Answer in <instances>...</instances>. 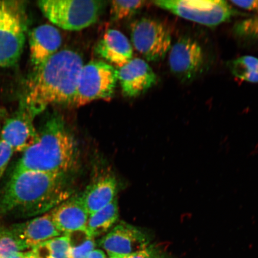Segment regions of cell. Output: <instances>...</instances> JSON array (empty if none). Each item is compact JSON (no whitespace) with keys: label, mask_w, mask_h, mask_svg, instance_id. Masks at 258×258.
<instances>
[{"label":"cell","mask_w":258,"mask_h":258,"mask_svg":"<svg viewBox=\"0 0 258 258\" xmlns=\"http://www.w3.org/2000/svg\"><path fill=\"white\" fill-rule=\"evenodd\" d=\"M73 195L70 175L14 171L0 192V218L46 214Z\"/></svg>","instance_id":"cell-1"},{"label":"cell","mask_w":258,"mask_h":258,"mask_svg":"<svg viewBox=\"0 0 258 258\" xmlns=\"http://www.w3.org/2000/svg\"><path fill=\"white\" fill-rule=\"evenodd\" d=\"M83 66V58L76 51L69 48L58 51L32 73L21 105L34 118L48 106L73 105Z\"/></svg>","instance_id":"cell-2"},{"label":"cell","mask_w":258,"mask_h":258,"mask_svg":"<svg viewBox=\"0 0 258 258\" xmlns=\"http://www.w3.org/2000/svg\"><path fill=\"white\" fill-rule=\"evenodd\" d=\"M79 151L62 116L52 114L38 132V138L19 160L14 171L70 175L77 167Z\"/></svg>","instance_id":"cell-3"},{"label":"cell","mask_w":258,"mask_h":258,"mask_svg":"<svg viewBox=\"0 0 258 258\" xmlns=\"http://www.w3.org/2000/svg\"><path fill=\"white\" fill-rule=\"evenodd\" d=\"M88 258H106L104 251L101 249H94L89 254Z\"/></svg>","instance_id":"cell-28"},{"label":"cell","mask_w":258,"mask_h":258,"mask_svg":"<svg viewBox=\"0 0 258 258\" xmlns=\"http://www.w3.org/2000/svg\"><path fill=\"white\" fill-rule=\"evenodd\" d=\"M69 242L66 235L44 242L31 249L40 258H69Z\"/></svg>","instance_id":"cell-20"},{"label":"cell","mask_w":258,"mask_h":258,"mask_svg":"<svg viewBox=\"0 0 258 258\" xmlns=\"http://www.w3.org/2000/svg\"><path fill=\"white\" fill-rule=\"evenodd\" d=\"M119 218L117 198L110 204L90 214L86 229L95 238L108 233L114 227Z\"/></svg>","instance_id":"cell-18"},{"label":"cell","mask_w":258,"mask_h":258,"mask_svg":"<svg viewBox=\"0 0 258 258\" xmlns=\"http://www.w3.org/2000/svg\"><path fill=\"white\" fill-rule=\"evenodd\" d=\"M153 3L179 17L209 27L243 15L224 0H157Z\"/></svg>","instance_id":"cell-6"},{"label":"cell","mask_w":258,"mask_h":258,"mask_svg":"<svg viewBox=\"0 0 258 258\" xmlns=\"http://www.w3.org/2000/svg\"><path fill=\"white\" fill-rule=\"evenodd\" d=\"M169 64L171 72L180 82L191 83L203 72L204 52L196 40L188 37H183L171 47Z\"/></svg>","instance_id":"cell-9"},{"label":"cell","mask_w":258,"mask_h":258,"mask_svg":"<svg viewBox=\"0 0 258 258\" xmlns=\"http://www.w3.org/2000/svg\"><path fill=\"white\" fill-rule=\"evenodd\" d=\"M10 228L27 249L63 235L54 225L50 212Z\"/></svg>","instance_id":"cell-14"},{"label":"cell","mask_w":258,"mask_h":258,"mask_svg":"<svg viewBox=\"0 0 258 258\" xmlns=\"http://www.w3.org/2000/svg\"><path fill=\"white\" fill-rule=\"evenodd\" d=\"M117 180L108 174L90 183L80 197L90 215L110 204L117 198Z\"/></svg>","instance_id":"cell-17"},{"label":"cell","mask_w":258,"mask_h":258,"mask_svg":"<svg viewBox=\"0 0 258 258\" xmlns=\"http://www.w3.org/2000/svg\"><path fill=\"white\" fill-rule=\"evenodd\" d=\"M0 132H1V131H0Z\"/></svg>","instance_id":"cell-33"},{"label":"cell","mask_w":258,"mask_h":258,"mask_svg":"<svg viewBox=\"0 0 258 258\" xmlns=\"http://www.w3.org/2000/svg\"><path fill=\"white\" fill-rule=\"evenodd\" d=\"M60 32L53 25L38 26L30 33V59L34 71L55 54L62 44Z\"/></svg>","instance_id":"cell-13"},{"label":"cell","mask_w":258,"mask_h":258,"mask_svg":"<svg viewBox=\"0 0 258 258\" xmlns=\"http://www.w3.org/2000/svg\"><path fill=\"white\" fill-rule=\"evenodd\" d=\"M95 53L108 63L118 69L133 59V47L120 31L109 30L97 43Z\"/></svg>","instance_id":"cell-16"},{"label":"cell","mask_w":258,"mask_h":258,"mask_svg":"<svg viewBox=\"0 0 258 258\" xmlns=\"http://www.w3.org/2000/svg\"><path fill=\"white\" fill-rule=\"evenodd\" d=\"M27 249L10 227L0 228V258H11Z\"/></svg>","instance_id":"cell-22"},{"label":"cell","mask_w":258,"mask_h":258,"mask_svg":"<svg viewBox=\"0 0 258 258\" xmlns=\"http://www.w3.org/2000/svg\"><path fill=\"white\" fill-rule=\"evenodd\" d=\"M54 225L63 235L86 228L89 213L80 195H72L50 211Z\"/></svg>","instance_id":"cell-15"},{"label":"cell","mask_w":258,"mask_h":258,"mask_svg":"<svg viewBox=\"0 0 258 258\" xmlns=\"http://www.w3.org/2000/svg\"><path fill=\"white\" fill-rule=\"evenodd\" d=\"M109 258H125V257L114 256H109Z\"/></svg>","instance_id":"cell-32"},{"label":"cell","mask_w":258,"mask_h":258,"mask_svg":"<svg viewBox=\"0 0 258 258\" xmlns=\"http://www.w3.org/2000/svg\"><path fill=\"white\" fill-rule=\"evenodd\" d=\"M11 258H25V252H19L14 254Z\"/></svg>","instance_id":"cell-30"},{"label":"cell","mask_w":258,"mask_h":258,"mask_svg":"<svg viewBox=\"0 0 258 258\" xmlns=\"http://www.w3.org/2000/svg\"><path fill=\"white\" fill-rule=\"evenodd\" d=\"M27 30L23 5L0 1V67L14 66L21 57Z\"/></svg>","instance_id":"cell-5"},{"label":"cell","mask_w":258,"mask_h":258,"mask_svg":"<svg viewBox=\"0 0 258 258\" xmlns=\"http://www.w3.org/2000/svg\"><path fill=\"white\" fill-rule=\"evenodd\" d=\"M99 245L109 256L127 257L149 246L148 238L134 225L121 221L104 235Z\"/></svg>","instance_id":"cell-10"},{"label":"cell","mask_w":258,"mask_h":258,"mask_svg":"<svg viewBox=\"0 0 258 258\" xmlns=\"http://www.w3.org/2000/svg\"><path fill=\"white\" fill-rule=\"evenodd\" d=\"M25 258H40L35 254L32 250L25 252Z\"/></svg>","instance_id":"cell-29"},{"label":"cell","mask_w":258,"mask_h":258,"mask_svg":"<svg viewBox=\"0 0 258 258\" xmlns=\"http://www.w3.org/2000/svg\"><path fill=\"white\" fill-rule=\"evenodd\" d=\"M117 72L122 94L128 98L143 94L157 82L156 74L146 61L140 58H133Z\"/></svg>","instance_id":"cell-12"},{"label":"cell","mask_w":258,"mask_h":258,"mask_svg":"<svg viewBox=\"0 0 258 258\" xmlns=\"http://www.w3.org/2000/svg\"><path fill=\"white\" fill-rule=\"evenodd\" d=\"M233 30L238 37L244 40L258 41V16L238 21L235 24Z\"/></svg>","instance_id":"cell-24"},{"label":"cell","mask_w":258,"mask_h":258,"mask_svg":"<svg viewBox=\"0 0 258 258\" xmlns=\"http://www.w3.org/2000/svg\"><path fill=\"white\" fill-rule=\"evenodd\" d=\"M229 2L238 8L258 14V0H253V1H234V0H232Z\"/></svg>","instance_id":"cell-27"},{"label":"cell","mask_w":258,"mask_h":258,"mask_svg":"<svg viewBox=\"0 0 258 258\" xmlns=\"http://www.w3.org/2000/svg\"><path fill=\"white\" fill-rule=\"evenodd\" d=\"M34 119L24 106L6 120L0 132V139L11 145L15 152H24L38 138Z\"/></svg>","instance_id":"cell-11"},{"label":"cell","mask_w":258,"mask_h":258,"mask_svg":"<svg viewBox=\"0 0 258 258\" xmlns=\"http://www.w3.org/2000/svg\"><path fill=\"white\" fill-rule=\"evenodd\" d=\"M14 152L11 145L0 139V179L7 169L9 161Z\"/></svg>","instance_id":"cell-25"},{"label":"cell","mask_w":258,"mask_h":258,"mask_svg":"<svg viewBox=\"0 0 258 258\" xmlns=\"http://www.w3.org/2000/svg\"><path fill=\"white\" fill-rule=\"evenodd\" d=\"M69 242V258H88L95 249V238L86 229L66 234Z\"/></svg>","instance_id":"cell-19"},{"label":"cell","mask_w":258,"mask_h":258,"mask_svg":"<svg viewBox=\"0 0 258 258\" xmlns=\"http://www.w3.org/2000/svg\"><path fill=\"white\" fill-rule=\"evenodd\" d=\"M131 35L135 49L150 62L163 59L172 47L168 29L153 19L143 18L134 22Z\"/></svg>","instance_id":"cell-8"},{"label":"cell","mask_w":258,"mask_h":258,"mask_svg":"<svg viewBox=\"0 0 258 258\" xmlns=\"http://www.w3.org/2000/svg\"><path fill=\"white\" fill-rule=\"evenodd\" d=\"M125 258H164L157 249L153 246H148L144 249L137 251Z\"/></svg>","instance_id":"cell-26"},{"label":"cell","mask_w":258,"mask_h":258,"mask_svg":"<svg viewBox=\"0 0 258 258\" xmlns=\"http://www.w3.org/2000/svg\"><path fill=\"white\" fill-rule=\"evenodd\" d=\"M229 68L235 77L245 82L258 83V59L251 56L238 58L229 63Z\"/></svg>","instance_id":"cell-21"},{"label":"cell","mask_w":258,"mask_h":258,"mask_svg":"<svg viewBox=\"0 0 258 258\" xmlns=\"http://www.w3.org/2000/svg\"><path fill=\"white\" fill-rule=\"evenodd\" d=\"M5 112L6 111H5L4 110H1V109H0V118L5 115Z\"/></svg>","instance_id":"cell-31"},{"label":"cell","mask_w":258,"mask_h":258,"mask_svg":"<svg viewBox=\"0 0 258 258\" xmlns=\"http://www.w3.org/2000/svg\"><path fill=\"white\" fill-rule=\"evenodd\" d=\"M118 82L117 70L103 60L84 64L77 81L73 105L80 106L99 99H110Z\"/></svg>","instance_id":"cell-7"},{"label":"cell","mask_w":258,"mask_h":258,"mask_svg":"<svg viewBox=\"0 0 258 258\" xmlns=\"http://www.w3.org/2000/svg\"><path fill=\"white\" fill-rule=\"evenodd\" d=\"M145 1H112L110 15L112 21H118L134 15L146 4Z\"/></svg>","instance_id":"cell-23"},{"label":"cell","mask_w":258,"mask_h":258,"mask_svg":"<svg viewBox=\"0 0 258 258\" xmlns=\"http://www.w3.org/2000/svg\"><path fill=\"white\" fill-rule=\"evenodd\" d=\"M104 2L95 0H42L38 6L48 21L68 31H80L96 23Z\"/></svg>","instance_id":"cell-4"}]
</instances>
